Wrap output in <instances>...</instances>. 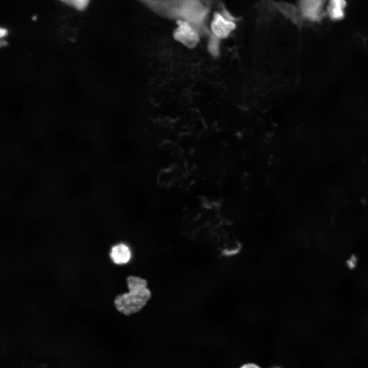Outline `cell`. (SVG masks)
Segmentation results:
<instances>
[{"label": "cell", "mask_w": 368, "mask_h": 368, "mask_svg": "<svg viewBox=\"0 0 368 368\" xmlns=\"http://www.w3.org/2000/svg\"><path fill=\"white\" fill-rule=\"evenodd\" d=\"M235 27L234 21L225 15L219 12L214 14L211 28L216 38L224 39L228 37Z\"/></svg>", "instance_id": "3"}, {"label": "cell", "mask_w": 368, "mask_h": 368, "mask_svg": "<svg viewBox=\"0 0 368 368\" xmlns=\"http://www.w3.org/2000/svg\"><path fill=\"white\" fill-rule=\"evenodd\" d=\"M61 2L78 10H84L88 6L90 0H60Z\"/></svg>", "instance_id": "7"}, {"label": "cell", "mask_w": 368, "mask_h": 368, "mask_svg": "<svg viewBox=\"0 0 368 368\" xmlns=\"http://www.w3.org/2000/svg\"><path fill=\"white\" fill-rule=\"evenodd\" d=\"M7 34V30L4 28H1L0 30V36L1 37L5 36Z\"/></svg>", "instance_id": "9"}, {"label": "cell", "mask_w": 368, "mask_h": 368, "mask_svg": "<svg viewBox=\"0 0 368 368\" xmlns=\"http://www.w3.org/2000/svg\"><path fill=\"white\" fill-rule=\"evenodd\" d=\"M324 0H300V6L303 15L311 20H318L322 16Z\"/></svg>", "instance_id": "4"}, {"label": "cell", "mask_w": 368, "mask_h": 368, "mask_svg": "<svg viewBox=\"0 0 368 368\" xmlns=\"http://www.w3.org/2000/svg\"><path fill=\"white\" fill-rule=\"evenodd\" d=\"M177 24L174 37L187 47L194 48L199 41V36L196 30L185 21L179 20Z\"/></svg>", "instance_id": "2"}, {"label": "cell", "mask_w": 368, "mask_h": 368, "mask_svg": "<svg viewBox=\"0 0 368 368\" xmlns=\"http://www.w3.org/2000/svg\"><path fill=\"white\" fill-rule=\"evenodd\" d=\"M129 292L118 295L114 301L117 310L129 315L140 311L151 297L145 279L129 276L127 278Z\"/></svg>", "instance_id": "1"}, {"label": "cell", "mask_w": 368, "mask_h": 368, "mask_svg": "<svg viewBox=\"0 0 368 368\" xmlns=\"http://www.w3.org/2000/svg\"><path fill=\"white\" fill-rule=\"evenodd\" d=\"M109 256L114 264L121 265L127 263L130 260L131 253L126 245L119 243L111 247Z\"/></svg>", "instance_id": "5"}, {"label": "cell", "mask_w": 368, "mask_h": 368, "mask_svg": "<svg viewBox=\"0 0 368 368\" xmlns=\"http://www.w3.org/2000/svg\"><path fill=\"white\" fill-rule=\"evenodd\" d=\"M346 5L345 0H329L327 13L332 20H339L344 16L343 9Z\"/></svg>", "instance_id": "6"}, {"label": "cell", "mask_w": 368, "mask_h": 368, "mask_svg": "<svg viewBox=\"0 0 368 368\" xmlns=\"http://www.w3.org/2000/svg\"><path fill=\"white\" fill-rule=\"evenodd\" d=\"M243 367L244 368H255L258 367V365L253 362H248L245 363Z\"/></svg>", "instance_id": "8"}]
</instances>
